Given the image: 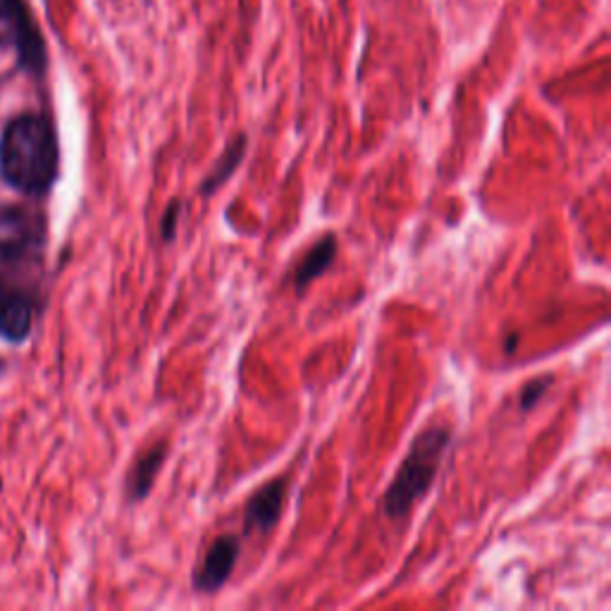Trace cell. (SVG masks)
<instances>
[{"instance_id": "obj_5", "label": "cell", "mask_w": 611, "mask_h": 611, "mask_svg": "<svg viewBox=\"0 0 611 611\" xmlns=\"http://www.w3.org/2000/svg\"><path fill=\"white\" fill-rule=\"evenodd\" d=\"M289 494V478L279 476L251 494L244 508V530L247 535L271 532L285 514Z\"/></svg>"}, {"instance_id": "obj_11", "label": "cell", "mask_w": 611, "mask_h": 611, "mask_svg": "<svg viewBox=\"0 0 611 611\" xmlns=\"http://www.w3.org/2000/svg\"><path fill=\"white\" fill-rule=\"evenodd\" d=\"M182 199H172L168 203V208H165L163 213V218H160V237L165 244L168 241H175L177 237V227H180V220H182Z\"/></svg>"}, {"instance_id": "obj_3", "label": "cell", "mask_w": 611, "mask_h": 611, "mask_svg": "<svg viewBox=\"0 0 611 611\" xmlns=\"http://www.w3.org/2000/svg\"><path fill=\"white\" fill-rule=\"evenodd\" d=\"M15 46L22 65L34 74L46 68V46L22 0H0V48Z\"/></svg>"}, {"instance_id": "obj_1", "label": "cell", "mask_w": 611, "mask_h": 611, "mask_svg": "<svg viewBox=\"0 0 611 611\" xmlns=\"http://www.w3.org/2000/svg\"><path fill=\"white\" fill-rule=\"evenodd\" d=\"M0 172L24 194H44L58 177V139L44 115H20L0 139Z\"/></svg>"}, {"instance_id": "obj_10", "label": "cell", "mask_w": 611, "mask_h": 611, "mask_svg": "<svg viewBox=\"0 0 611 611\" xmlns=\"http://www.w3.org/2000/svg\"><path fill=\"white\" fill-rule=\"evenodd\" d=\"M554 385V378L552 375H542V378H535V380H530L528 385L520 390V394H518V406H520V411L524 414H528V411H532L535 406L540 404V399L544 397L547 392H550V387Z\"/></svg>"}, {"instance_id": "obj_4", "label": "cell", "mask_w": 611, "mask_h": 611, "mask_svg": "<svg viewBox=\"0 0 611 611\" xmlns=\"http://www.w3.org/2000/svg\"><path fill=\"white\" fill-rule=\"evenodd\" d=\"M239 554H241L239 535L225 532L220 538H215L194 573V588L199 592H208V595L218 592L223 585L232 578Z\"/></svg>"}, {"instance_id": "obj_8", "label": "cell", "mask_w": 611, "mask_h": 611, "mask_svg": "<svg viewBox=\"0 0 611 611\" xmlns=\"http://www.w3.org/2000/svg\"><path fill=\"white\" fill-rule=\"evenodd\" d=\"M247 148H249V136L247 134H237L232 142L225 146V151L218 156L211 165L208 175L203 177V182L199 187V194L201 196H213L218 194V191L232 180V175L239 170V165L244 163L247 158Z\"/></svg>"}, {"instance_id": "obj_2", "label": "cell", "mask_w": 611, "mask_h": 611, "mask_svg": "<svg viewBox=\"0 0 611 611\" xmlns=\"http://www.w3.org/2000/svg\"><path fill=\"white\" fill-rule=\"evenodd\" d=\"M452 438L454 432L450 426H428L418 432L382 496V512L387 518L399 520L409 516L411 508L426 500L430 488L435 486Z\"/></svg>"}, {"instance_id": "obj_13", "label": "cell", "mask_w": 611, "mask_h": 611, "mask_svg": "<svg viewBox=\"0 0 611 611\" xmlns=\"http://www.w3.org/2000/svg\"><path fill=\"white\" fill-rule=\"evenodd\" d=\"M3 303H5V295H3V287H0V309H3Z\"/></svg>"}, {"instance_id": "obj_12", "label": "cell", "mask_w": 611, "mask_h": 611, "mask_svg": "<svg viewBox=\"0 0 611 611\" xmlns=\"http://www.w3.org/2000/svg\"><path fill=\"white\" fill-rule=\"evenodd\" d=\"M518 349V335L516 333H512L506 337V344H504V351L506 354H514Z\"/></svg>"}, {"instance_id": "obj_9", "label": "cell", "mask_w": 611, "mask_h": 611, "mask_svg": "<svg viewBox=\"0 0 611 611\" xmlns=\"http://www.w3.org/2000/svg\"><path fill=\"white\" fill-rule=\"evenodd\" d=\"M32 303L24 297L5 299L3 309H0V333L12 342H22L32 330Z\"/></svg>"}, {"instance_id": "obj_7", "label": "cell", "mask_w": 611, "mask_h": 611, "mask_svg": "<svg viewBox=\"0 0 611 611\" xmlns=\"http://www.w3.org/2000/svg\"><path fill=\"white\" fill-rule=\"evenodd\" d=\"M337 253H339L337 235L321 237L309 251L303 253V259L299 261L295 271V279H291V285H295V291L299 297H303V291L333 267V263L337 261Z\"/></svg>"}, {"instance_id": "obj_6", "label": "cell", "mask_w": 611, "mask_h": 611, "mask_svg": "<svg viewBox=\"0 0 611 611\" xmlns=\"http://www.w3.org/2000/svg\"><path fill=\"white\" fill-rule=\"evenodd\" d=\"M168 442H156L136 456L130 476H127V496H130V502H144L151 494L160 468L165 466V458H168Z\"/></svg>"}]
</instances>
